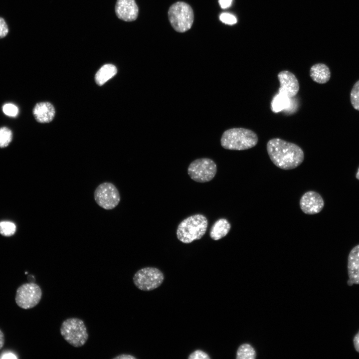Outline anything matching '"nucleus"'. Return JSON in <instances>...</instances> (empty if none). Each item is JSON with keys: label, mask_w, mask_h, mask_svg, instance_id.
<instances>
[{"label": "nucleus", "mask_w": 359, "mask_h": 359, "mask_svg": "<svg viewBox=\"0 0 359 359\" xmlns=\"http://www.w3.org/2000/svg\"><path fill=\"white\" fill-rule=\"evenodd\" d=\"M117 72L116 67L111 64L104 65L97 71L95 76L96 83L101 86L112 78Z\"/></svg>", "instance_id": "f3484780"}, {"label": "nucleus", "mask_w": 359, "mask_h": 359, "mask_svg": "<svg viewBox=\"0 0 359 359\" xmlns=\"http://www.w3.org/2000/svg\"><path fill=\"white\" fill-rule=\"evenodd\" d=\"M115 12L119 19L132 21L138 17L139 8L135 0H117Z\"/></svg>", "instance_id": "f8f14e48"}, {"label": "nucleus", "mask_w": 359, "mask_h": 359, "mask_svg": "<svg viewBox=\"0 0 359 359\" xmlns=\"http://www.w3.org/2000/svg\"><path fill=\"white\" fill-rule=\"evenodd\" d=\"M60 332L63 339L76 348L84 346L88 339L86 326L84 321L78 318H69L64 320Z\"/></svg>", "instance_id": "20e7f679"}, {"label": "nucleus", "mask_w": 359, "mask_h": 359, "mask_svg": "<svg viewBox=\"0 0 359 359\" xmlns=\"http://www.w3.org/2000/svg\"><path fill=\"white\" fill-rule=\"evenodd\" d=\"M266 149L272 162L282 170L295 169L304 159V152L298 145L280 138L269 140L266 145Z\"/></svg>", "instance_id": "f257e3e1"}, {"label": "nucleus", "mask_w": 359, "mask_h": 359, "mask_svg": "<svg viewBox=\"0 0 359 359\" xmlns=\"http://www.w3.org/2000/svg\"><path fill=\"white\" fill-rule=\"evenodd\" d=\"M2 111L4 114L10 117L16 116L18 112L17 107L11 103L4 104L2 107Z\"/></svg>", "instance_id": "5701e85b"}, {"label": "nucleus", "mask_w": 359, "mask_h": 359, "mask_svg": "<svg viewBox=\"0 0 359 359\" xmlns=\"http://www.w3.org/2000/svg\"><path fill=\"white\" fill-rule=\"evenodd\" d=\"M4 336L3 332L0 330V350H1L4 346Z\"/></svg>", "instance_id": "7c9ffc66"}, {"label": "nucleus", "mask_w": 359, "mask_h": 359, "mask_svg": "<svg viewBox=\"0 0 359 359\" xmlns=\"http://www.w3.org/2000/svg\"><path fill=\"white\" fill-rule=\"evenodd\" d=\"M217 171L216 165L211 159L200 158L189 165L187 173L190 178L198 182H206L213 179Z\"/></svg>", "instance_id": "0eeeda50"}, {"label": "nucleus", "mask_w": 359, "mask_h": 359, "mask_svg": "<svg viewBox=\"0 0 359 359\" xmlns=\"http://www.w3.org/2000/svg\"><path fill=\"white\" fill-rule=\"evenodd\" d=\"M16 231V225L10 221H0V234L4 236L13 235Z\"/></svg>", "instance_id": "aec40b11"}, {"label": "nucleus", "mask_w": 359, "mask_h": 359, "mask_svg": "<svg viewBox=\"0 0 359 359\" xmlns=\"http://www.w3.org/2000/svg\"><path fill=\"white\" fill-rule=\"evenodd\" d=\"M348 273L354 284H359V244L350 251L348 259Z\"/></svg>", "instance_id": "4468645a"}, {"label": "nucleus", "mask_w": 359, "mask_h": 359, "mask_svg": "<svg viewBox=\"0 0 359 359\" xmlns=\"http://www.w3.org/2000/svg\"><path fill=\"white\" fill-rule=\"evenodd\" d=\"M300 206L302 211L307 214H315L323 208L324 201L321 195L314 191L305 192L300 200Z\"/></svg>", "instance_id": "9d476101"}, {"label": "nucleus", "mask_w": 359, "mask_h": 359, "mask_svg": "<svg viewBox=\"0 0 359 359\" xmlns=\"http://www.w3.org/2000/svg\"><path fill=\"white\" fill-rule=\"evenodd\" d=\"M219 18L222 22L229 25L234 24L237 22L236 17L229 13H222L219 16Z\"/></svg>", "instance_id": "b1692460"}, {"label": "nucleus", "mask_w": 359, "mask_h": 359, "mask_svg": "<svg viewBox=\"0 0 359 359\" xmlns=\"http://www.w3.org/2000/svg\"><path fill=\"white\" fill-rule=\"evenodd\" d=\"M232 0H219V3L222 8H226L229 7L232 2Z\"/></svg>", "instance_id": "bb28decb"}, {"label": "nucleus", "mask_w": 359, "mask_h": 359, "mask_svg": "<svg viewBox=\"0 0 359 359\" xmlns=\"http://www.w3.org/2000/svg\"><path fill=\"white\" fill-rule=\"evenodd\" d=\"M257 135L251 130L244 128H234L225 131L221 136L220 143L225 149L242 151L250 149L258 143Z\"/></svg>", "instance_id": "f03ea898"}, {"label": "nucleus", "mask_w": 359, "mask_h": 359, "mask_svg": "<svg viewBox=\"0 0 359 359\" xmlns=\"http://www.w3.org/2000/svg\"><path fill=\"white\" fill-rule=\"evenodd\" d=\"M356 178H357V179L359 180V168L358 169V170L357 174H356Z\"/></svg>", "instance_id": "473e14b6"}, {"label": "nucleus", "mask_w": 359, "mask_h": 359, "mask_svg": "<svg viewBox=\"0 0 359 359\" xmlns=\"http://www.w3.org/2000/svg\"><path fill=\"white\" fill-rule=\"evenodd\" d=\"M231 228V225L225 218L216 220L210 230V236L214 240H218L225 236Z\"/></svg>", "instance_id": "dca6fc26"}, {"label": "nucleus", "mask_w": 359, "mask_h": 359, "mask_svg": "<svg viewBox=\"0 0 359 359\" xmlns=\"http://www.w3.org/2000/svg\"><path fill=\"white\" fill-rule=\"evenodd\" d=\"M12 138L11 131L7 127L0 128V148L7 147L11 142Z\"/></svg>", "instance_id": "412c9836"}, {"label": "nucleus", "mask_w": 359, "mask_h": 359, "mask_svg": "<svg viewBox=\"0 0 359 359\" xmlns=\"http://www.w3.org/2000/svg\"><path fill=\"white\" fill-rule=\"evenodd\" d=\"M208 225L206 217L200 214L191 215L183 219L177 230L178 239L184 243L200 239L205 233Z\"/></svg>", "instance_id": "7ed1b4c3"}, {"label": "nucleus", "mask_w": 359, "mask_h": 359, "mask_svg": "<svg viewBox=\"0 0 359 359\" xmlns=\"http://www.w3.org/2000/svg\"><path fill=\"white\" fill-rule=\"evenodd\" d=\"M289 97L286 95L278 93L276 95L271 102V109L273 112L277 113L290 105Z\"/></svg>", "instance_id": "a211bd4d"}, {"label": "nucleus", "mask_w": 359, "mask_h": 359, "mask_svg": "<svg viewBox=\"0 0 359 359\" xmlns=\"http://www.w3.org/2000/svg\"><path fill=\"white\" fill-rule=\"evenodd\" d=\"M254 349L250 345L244 344L237 350L236 358L238 359H253L255 358Z\"/></svg>", "instance_id": "6ab92c4d"}, {"label": "nucleus", "mask_w": 359, "mask_h": 359, "mask_svg": "<svg viewBox=\"0 0 359 359\" xmlns=\"http://www.w3.org/2000/svg\"><path fill=\"white\" fill-rule=\"evenodd\" d=\"M94 196L96 202L106 210L114 208L120 201L118 189L114 184L108 182L99 184L94 191Z\"/></svg>", "instance_id": "1a4fd4ad"}, {"label": "nucleus", "mask_w": 359, "mask_h": 359, "mask_svg": "<svg viewBox=\"0 0 359 359\" xmlns=\"http://www.w3.org/2000/svg\"><path fill=\"white\" fill-rule=\"evenodd\" d=\"M280 83L279 93L289 98L295 96L298 93L300 86L298 79L291 72L283 70L277 75Z\"/></svg>", "instance_id": "9b49d317"}, {"label": "nucleus", "mask_w": 359, "mask_h": 359, "mask_svg": "<svg viewBox=\"0 0 359 359\" xmlns=\"http://www.w3.org/2000/svg\"><path fill=\"white\" fill-rule=\"evenodd\" d=\"M114 359H135L136 358L129 354H121L114 358Z\"/></svg>", "instance_id": "c85d7f7f"}, {"label": "nucleus", "mask_w": 359, "mask_h": 359, "mask_svg": "<svg viewBox=\"0 0 359 359\" xmlns=\"http://www.w3.org/2000/svg\"><path fill=\"white\" fill-rule=\"evenodd\" d=\"M347 284L350 286H351L354 284L353 282L350 279L348 280Z\"/></svg>", "instance_id": "2f4dec72"}, {"label": "nucleus", "mask_w": 359, "mask_h": 359, "mask_svg": "<svg viewBox=\"0 0 359 359\" xmlns=\"http://www.w3.org/2000/svg\"><path fill=\"white\" fill-rule=\"evenodd\" d=\"M188 359H209L210 357L205 352L200 350H197L191 353L188 357Z\"/></svg>", "instance_id": "393cba45"}, {"label": "nucleus", "mask_w": 359, "mask_h": 359, "mask_svg": "<svg viewBox=\"0 0 359 359\" xmlns=\"http://www.w3.org/2000/svg\"><path fill=\"white\" fill-rule=\"evenodd\" d=\"M164 279V274L159 269L148 267L138 270L133 277V282L139 289L151 291L159 287Z\"/></svg>", "instance_id": "6e6552de"}, {"label": "nucleus", "mask_w": 359, "mask_h": 359, "mask_svg": "<svg viewBox=\"0 0 359 359\" xmlns=\"http://www.w3.org/2000/svg\"><path fill=\"white\" fill-rule=\"evenodd\" d=\"M33 114L36 120L41 123L51 122L55 116V109L49 102H40L36 104L33 110Z\"/></svg>", "instance_id": "ddd939ff"}, {"label": "nucleus", "mask_w": 359, "mask_h": 359, "mask_svg": "<svg viewBox=\"0 0 359 359\" xmlns=\"http://www.w3.org/2000/svg\"><path fill=\"white\" fill-rule=\"evenodd\" d=\"M310 76L314 82L319 84H325L330 79L331 72L329 68L326 64L317 63L311 67Z\"/></svg>", "instance_id": "2eb2a0df"}, {"label": "nucleus", "mask_w": 359, "mask_h": 359, "mask_svg": "<svg viewBox=\"0 0 359 359\" xmlns=\"http://www.w3.org/2000/svg\"><path fill=\"white\" fill-rule=\"evenodd\" d=\"M42 295L41 289L38 284L33 282L24 283L16 290L15 303L22 309H31L39 303Z\"/></svg>", "instance_id": "423d86ee"}, {"label": "nucleus", "mask_w": 359, "mask_h": 359, "mask_svg": "<svg viewBox=\"0 0 359 359\" xmlns=\"http://www.w3.org/2000/svg\"><path fill=\"white\" fill-rule=\"evenodd\" d=\"M8 32V28L5 20L0 17V39L4 37Z\"/></svg>", "instance_id": "a878e982"}, {"label": "nucleus", "mask_w": 359, "mask_h": 359, "mask_svg": "<svg viewBox=\"0 0 359 359\" xmlns=\"http://www.w3.org/2000/svg\"><path fill=\"white\" fill-rule=\"evenodd\" d=\"M168 18L173 28L179 32H184L191 27L194 13L191 7L183 1L173 4L168 10Z\"/></svg>", "instance_id": "39448f33"}, {"label": "nucleus", "mask_w": 359, "mask_h": 359, "mask_svg": "<svg viewBox=\"0 0 359 359\" xmlns=\"http://www.w3.org/2000/svg\"><path fill=\"white\" fill-rule=\"evenodd\" d=\"M353 343L356 351L359 353V331L354 336Z\"/></svg>", "instance_id": "cd10ccee"}, {"label": "nucleus", "mask_w": 359, "mask_h": 359, "mask_svg": "<svg viewBox=\"0 0 359 359\" xmlns=\"http://www.w3.org/2000/svg\"><path fill=\"white\" fill-rule=\"evenodd\" d=\"M350 100L354 108L359 111V80L354 84L351 90Z\"/></svg>", "instance_id": "4be33fe9"}, {"label": "nucleus", "mask_w": 359, "mask_h": 359, "mask_svg": "<svg viewBox=\"0 0 359 359\" xmlns=\"http://www.w3.org/2000/svg\"><path fill=\"white\" fill-rule=\"evenodd\" d=\"M0 359H17V357L12 353H6L3 354L0 357Z\"/></svg>", "instance_id": "c756f323"}]
</instances>
